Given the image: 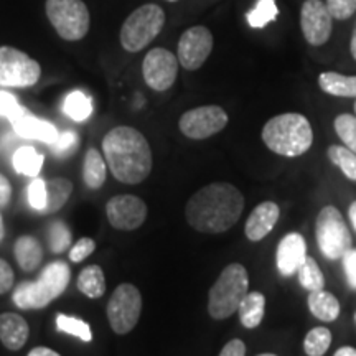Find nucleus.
<instances>
[{
  "label": "nucleus",
  "mask_w": 356,
  "mask_h": 356,
  "mask_svg": "<svg viewBox=\"0 0 356 356\" xmlns=\"http://www.w3.org/2000/svg\"><path fill=\"white\" fill-rule=\"evenodd\" d=\"M29 323L19 314L0 315V341L12 351H19L29 340Z\"/></svg>",
  "instance_id": "18"
},
{
  "label": "nucleus",
  "mask_w": 356,
  "mask_h": 356,
  "mask_svg": "<svg viewBox=\"0 0 356 356\" xmlns=\"http://www.w3.org/2000/svg\"><path fill=\"white\" fill-rule=\"evenodd\" d=\"M333 356H356V348H353V346H341Z\"/></svg>",
  "instance_id": "46"
},
{
  "label": "nucleus",
  "mask_w": 356,
  "mask_h": 356,
  "mask_svg": "<svg viewBox=\"0 0 356 356\" xmlns=\"http://www.w3.org/2000/svg\"><path fill=\"white\" fill-rule=\"evenodd\" d=\"M43 167V155L33 147H20L13 154V168L22 175H38Z\"/></svg>",
  "instance_id": "27"
},
{
  "label": "nucleus",
  "mask_w": 356,
  "mask_h": 356,
  "mask_svg": "<svg viewBox=\"0 0 356 356\" xmlns=\"http://www.w3.org/2000/svg\"><path fill=\"white\" fill-rule=\"evenodd\" d=\"M71 279L66 262L56 261L43 269L37 282H22L13 292V302L19 309H44L65 292Z\"/></svg>",
  "instance_id": "5"
},
{
  "label": "nucleus",
  "mask_w": 356,
  "mask_h": 356,
  "mask_svg": "<svg viewBox=\"0 0 356 356\" xmlns=\"http://www.w3.org/2000/svg\"><path fill=\"white\" fill-rule=\"evenodd\" d=\"M83 177L84 184L89 188L97 190L104 185L106 181V162L99 154V150L89 149L84 155V165H83Z\"/></svg>",
  "instance_id": "24"
},
{
  "label": "nucleus",
  "mask_w": 356,
  "mask_h": 356,
  "mask_svg": "<svg viewBox=\"0 0 356 356\" xmlns=\"http://www.w3.org/2000/svg\"><path fill=\"white\" fill-rule=\"evenodd\" d=\"M71 244V233L63 221H55L50 226V248L53 252L60 254Z\"/></svg>",
  "instance_id": "35"
},
{
  "label": "nucleus",
  "mask_w": 356,
  "mask_h": 356,
  "mask_svg": "<svg viewBox=\"0 0 356 356\" xmlns=\"http://www.w3.org/2000/svg\"><path fill=\"white\" fill-rule=\"evenodd\" d=\"M13 286V270L7 261L0 259V296L7 293Z\"/></svg>",
  "instance_id": "42"
},
{
  "label": "nucleus",
  "mask_w": 356,
  "mask_h": 356,
  "mask_svg": "<svg viewBox=\"0 0 356 356\" xmlns=\"http://www.w3.org/2000/svg\"><path fill=\"white\" fill-rule=\"evenodd\" d=\"M328 159L333 165L351 181H356V154L345 145H330L327 150Z\"/></svg>",
  "instance_id": "29"
},
{
  "label": "nucleus",
  "mask_w": 356,
  "mask_h": 356,
  "mask_svg": "<svg viewBox=\"0 0 356 356\" xmlns=\"http://www.w3.org/2000/svg\"><path fill=\"white\" fill-rule=\"evenodd\" d=\"M29 356H61V355L50 348H47V346H37V348H33L32 351H30Z\"/></svg>",
  "instance_id": "45"
},
{
  "label": "nucleus",
  "mask_w": 356,
  "mask_h": 356,
  "mask_svg": "<svg viewBox=\"0 0 356 356\" xmlns=\"http://www.w3.org/2000/svg\"><path fill=\"white\" fill-rule=\"evenodd\" d=\"M348 218H350V222H351V228L356 231V200H355V202H351V204H350Z\"/></svg>",
  "instance_id": "47"
},
{
  "label": "nucleus",
  "mask_w": 356,
  "mask_h": 356,
  "mask_svg": "<svg viewBox=\"0 0 356 356\" xmlns=\"http://www.w3.org/2000/svg\"><path fill=\"white\" fill-rule=\"evenodd\" d=\"M96 249V243L91 238H81L70 251V259L73 262H81Z\"/></svg>",
  "instance_id": "40"
},
{
  "label": "nucleus",
  "mask_w": 356,
  "mask_h": 356,
  "mask_svg": "<svg viewBox=\"0 0 356 356\" xmlns=\"http://www.w3.org/2000/svg\"><path fill=\"white\" fill-rule=\"evenodd\" d=\"M220 356H246V343L239 338H234L222 346Z\"/></svg>",
  "instance_id": "43"
},
{
  "label": "nucleus",
  "mask_w": 356,
  "mask_h": 356,
  "mask_svg": "<svg viewBox=\"0 0 356 356\" xmlns=\"http://www.w3.org/2000/svg\"><path fill=\"white\" fill-rule=\"evenodd\" d=\"M65 114L73 121L83 122L92 114V101L91 97L84 95L83 91H73L66 96L63 104Z\"/></svg>",
  "instance_id": "30"
},
{
  "label": "nucleus",
  "mask_w": 356,
  "mask_h": 356,
  "mask_svg": "<svg viewBox=\"0 0 356 356\" xmlns=\"http://www.w3.org/2000/svg\"><path fill=\"white\" fill-rule=\"evenodd\" d=\"M56 327H58V330H60V332L81 338L83 341H91L92 340L91 328H89V325L86 322H83L81 318L68 317V315L58 314L56 315Z\"/></svg>",
  "instance_id": "34"
},
{
  "label": "nucleus",
  "mask_w": 356,
  "mask_h": 356,
  "mask_svg": "<svg viewBox=\"0 0 356 356\" xmlns=\"http://www.w3.org/2000/svg\"><path fill=\"white\" fill-rule=\"evenodd\" d=\"M40 76L38 61L13 47H0V86L30 88L38 83Z\"/></svg>",
  "instance_id": "10"
},
{
  "label": "nucleus",
  "mask_w": 356,
  "mask_h": 356,
  "mask_svg": "<svg viewBox=\"0 0 356 356\" xmlns=\"http://www.w3.org/2000/svg\"><path fill=\"white\" fill-rule=\"evenodd\" d=\"M261 139L270 152L293 159L309 152L314 144V129L304 114L284 113L264 124Z\"/></svg>",
  "instance_id": "3"
},
{
  "label": "nucleus",
  "mask_w": 356,
  "mask_h": 356,
  "mask_svg": "<svg viewBox=\"0 0 356 356\" xmlns=\"http://www.w3.org/2000/svg\"><path fill=\"white\" fill-rule=\"evenodd\" d=\"M297 275H299V284L305 291L315 292L322 291L325 287V275L314 257H305V261L302 262L299 270H297Z\"/></svg>",
  "instance_id": "28"
},
{
  "label": "nucleus",
  "mask_w": 356,
  "mask_h": 356,
  "mask_svg": "<svg viewBox=\"0 0 356 356\" xmlns=\"http://www.w3.org/2000/svg\"><path fill=\"white\" fill-rule=\"evenodd\" d=\"M325 3L335 20H348L356 12V0H327Z\"/></svg>",
  "instance_id": "38"
},
{
  "label": "nucleus",
  "mask_w": 356,
  "mask_h": 356,
  "mask_svg": "<svg viewBox=\"0 0 356 356\" xmlns=\"http://www.w3.org/2000/svg\"><path fill=\"white\" fill-rule=\"evenodd\" d=\"M26 198H29L30 207L43 213L44 207H47V181L42 180V178L32 180L29 190H26Z\"/></svg>",
  "instance_id": "37"
},
{
  "label": "nucleus",
  "mask_w": 356,
  "mask_h": 356,
  "mask_svg": "<svg viewBox=\"0 0 356 356\" xmlns=\"http://www.w3.org/2000/svg\"><path fill=\"white\" fill-rule=\"evenodd\" d=\"M341 264H343V273L346 280H348L350 287L356 289V249L351 248L350 251L341 257Z\"/></svg>",
  "instance_id": "41"
},
{
  "label": "nucleus",
  "mask_w": 356,
  "mask_h": 356,
  "mask_svg": "<svg viewBox=\"0 0 356 356\" xmlns=\"http://www.w3.org/2000/svg\"><path fill=\"white\" fill-rule=\"evenodd\" d=\"M13 252H15V259L19 262V266L26 273L38 267L43 259V249L32 236H22V238L17 239Z\"/></svg>",
  "instance_id": "23"
},
{
  "label": "nucleus",
  "mask_w": 356,
  "mask_h": 356,
  "mask_svg": "<svg viewBox=\"0 0 356 356\" xmlns=\"http://www.w3.org/2000/svg\"><path fill=\"white\" fill-rule=\"evenodd\" d=\"M239 320L244 328H257L266 315V297L259 291H251L243 297L238 307Z\"/></svg>",
  "instance_id": "21"
},
{
  "label": "nucleus",
  "mask_w": 356,
  "mask_h": 356,
  "mask_svg": "<svg viewBox=\"0 0 356 356\" xmlns=\"http://www.w3.org/2000/svg\"><path fill=\"white\" fill-rule=\"evenodd\" d=\"M307 305H309L310 314L320 322H335L340 317V302L333 293L327 292L325 289L310 292Z\"/></svg>",
  "instance_id": "20"
},
{
  "label": "nucleus",
  "mask_w": 356,
  "mask_h": 356,
  "mask_svg": "<svg viewBox=\"0 0 356 356\" xmlns=\"http://www.w3.org/2000/svg\"><path fill=\"white\" fill-rule=\"evenodd\" d=\"M13 122V129L19 134L20 137L33 140H42L44 144H53L58 139L56 127L53 124L43 121V119H37L33 115L24 113L20 118H17Z\"/></svg>",
  "instance_id": "19"
},
{
  "label": "nucleus",
  "mask_w": 356,
  "mask_h": 356,
  "mask_svg": "<svg viewBox=\"0 0 356 356\" xmlns=\"http://www.w3.org/2000/svg\"><path fill=\"white\" fill-rule=\"evenodd\" d=\"M350 51L353 60L356 61V24L353 26V32H351V42H350Z\"/></svg>",
  "instance_id": "48"
},
{
  "label": "nucleus",
  "mask_w": 356,
  "mask_h": 356,
  "mask_svg": "<svg viewBox=\"0 0 356 356\" xmlns=\"http://www.w3.org/2000/svg\"><path fill=\"white\" fill-rule=\"evenodd\" d=\"M213 51V35L207 26L195 25L181 33L178 40L177 58L186 71H197Z\"/></svg>",
  "instance_id": "13"
},
{
  "label": "nucleus",
  "mask_w": 356,
  "mask_h": 356,
  "mask_svg": "<svg viewBox=\"0 0 356 356\" xmlns=\"http://www.w3.org/2000/svg\"><path fill=\"white\" fill-rule=\"evenodd\" d=\"M178 58L165 48H154L142 61V76L147 86L157 92L168 91L178 76Z\"/></svg>",
  "instance_id": "12"
},
{
  "label": "nucleus",
  "mask_w": 356,
  "mask_h": 356,
  "mask_svg": "<svg viewBox=\"0 0 356 356\" xmlns=\"http://www.w3.org/2000/svg\"><path fill=\"white\" fill-rule=\"evenodd\" d=\"M300 29L312 47H322L330 40L333 17L323 0H305L300 8Z\"/></svg>",
  "instance_id": "14"
},
{
  "label": "nucleus",
  "mask_w": 356,
  "mask_h": 356,
  "mask_svg": "<svg viewBox=\"0 0 356 356\" xmlns=\"http://www.w3.org/2000/svg\"><path fill=\"white\" fill-rule=\"evenodd\" d=\"M280 208L274 202H262L257 204L251 215L248 216L244 225V234L251 243H259L270 234L274 226L277 225Z\"/></svg>",
  "instance_id": "17"
},
{
  "label": "nucleus",
  "mask_w": 356,
  "mask_h": 356,
  "mask_svg": "<svg viewBox=\"0 0 356 356\" xmlns=\"http://www.w3.org/2000/svg\"><path fill=\"white\" fill-rule=\"evenodd\" d=\"M108 318L114 333L126 335L139 323L142 314V296L139 289L132 284L118 286L108 302Z\"/></svg>",
  "instance_id": "9"
},
{
  "label": "nucleus",
  "mask_w": 356,
  "mask_h": 356,
  "mask_svg": "<svg viewBox=\"0 0 356 356\" xmlns=\"http://www.w3.org/2000/svg\"><path fill=\"white\" fill-rule=\"evenodd\" d=\"M307 257V241L300 233H289L275 248V266L282 277L297 274Z\"/></svg>",
  "instance_id": "16"
},
{
  "label": "nucleus",
  "mask_w": 356,
  "mask_h": 356,
  "mask_svg": "<svg viewBox=\"0 0 356 356\" xmlns=\"http://www.w3.org/2000/svg\"><path fill=\"white\" fill-rule=\"evenodd\" d=\"M73 191V184L68 178H51L47 181V207L43 213H55L65 207Z\"/></svg>",
  "instance_id": "26"
},
{
  "label": "nucleus",
  "mask_w": 356,
  "mask_h": 356,
  "mask_svg": "<svg viewBox=\"0 0 356 356\" xmlns=\"http://www.w3.org/2000/svg\"><path fill=\"white\" fill-rule=\"evenodd\" d=\"M355 318H356V315H355Z\"/></svg>",
  "instance_id": "53"
},
{
  "label": "nucleus",
  "mask_w": 356,
  "mask_h": 356,
  "mask_svg": "<svg viewBox=\"0 0 356 356\" xmlns=\"http://www.w3.org/2000/svg\"><path fill=\"white\" fill-rule=\"evenodd\" d=\"M249 292V274L239 262H231L221 270L208 292V314L215 320H226L238 312Z\"/></svg>",
  "instance_id": "4"
},
{
  "label": "nucleus",
  "mask_w": 356,
  "mask_h": 356,
  "mask_svg": "<svg viewBox=\"0 0 356 356\" xmlns=\"http://www.w3.org/2000/svg\"><path fill=\"white\" fill-rule=\"evenodd\" d=\"M167 2H178V0H167Z\"/></svg>",
  "instance_id": "52"
},
{
  "label": "nucleus",
  "mask_w": 356,
  "mask_h": 356,
  "mask_svg": "<svg viewBox=\"0 0 356 356\" xmlns=\"http://www.w3.org/2000/svg\"><path fill=\"white\" fill-rule=\"evenodd\" d=\"M44 10L56 33L66 42H78L88 35L91 17L83 0H47Z\"/></svg>",
  "instance_id": "8"
},
{
  "label": "nucleus",
  "mask_w": 356,
  "mask_h": 356,
  "mask_svg": "<svg viewBox=\"0 0 356 356\" xmlns=\"http://www.w3.org/2000/svg\"><path fill=\"white\" fill-rule=\"evenodd\" d=\"M3 236H6V228H3V220H2V215H0V241L3 239Z\"/></svg>",
  "instance_id": "49"
},
{
  "label": "nucleus",
  "mask_w": 356,
  "mask_h": 356,
  "mask_svg": "<svg viewBox=\"0 0 356 356\" xmlns=\"http://www.w3.org/2000/svg\"><path fill=\"white\" fill-rule=\"evenodd\" d=\"M78 289L89 299H99V297L106 291L104 282V273L99 266L92 264L84 267V269L78 275Z\"/></svg>",
  "instance_id": "25"
},
{
  "label": "nucleus",
  "mask_w": 356,
  "mask_h": 356,
  "mask_svg": "<svg viewBox=\"0 0 356 356\" xmlns=\"http://www.w3.org/2000/svg\"><path fill=\"white\" fill-rule=\"evenodd\" d=\"M106 215L115 229L134 231L147 220V204L136 195H118L106 204Z\"/></svg>",
  "instance_id": "15"
},
{
  "label": "nucleus",
  "mask_w": 356,
  "mask_h": 356,
  "mask_svg": "<svg viewBox=\"0 0 356 356\" xmlns=\"http://www.w3.org/2000/svg\"><path fill=\"white\" fill-rule=\"evenodd\" d=\"M257 356H277V355H274V353H262V355H257Z\"/></svg>",
  "instance_id": "50"
},
{
  "label": "nucleus",
  "mask_w": 356,
  "mask_h": 356,
  "mask_svg": "<svg viewBox=\"0 0 356 356\" xmlns=\"http://www.w3.org/2000/svg\"><path fill=\"white\" fill-rule=\"evenodd\" d=\"M104 159L115 180L127 185L142 184L152 172V150L137 129L119 126L102 139Z\"/></svg>",
  "instance_id": "2"
},
{
  "label": "nucleus",
  "mask_w": 356,
  "mask_h": 356,
  "mask_svg": "<svg viewBox=\"0 0 356 356\" xmlns=\"http://www.w3.org/2000/svg\"><path fill=\"white\" fill-rule=\"evenodd\" d=\"M244 211V197L231 184H210L191 195L185 208L188 225L198 233L220 234L229 231Z\"/></svg>",
  "instance_id": "1"
},
{
  "label": "nucleus",
  "mask_w": 356,
  "mask_h": 356,
  "mask_svg": "<svg viewBox=\"0 0 356 356\" xmlns=\"http://www.w3.org/2000/svg\"><path fill=\"white\" fill-rule=\"evenodd\" d=\"M332 332L327 327H315L307 333L304 351L307 356H323L332 345Z\"/></svg>",
  "instance_id": "31"
},
{
  "label": "nucleus",
  "mask_w": 356,
  "mask_h": 356,
  "mask_svg": "<svg viewBox=\"0 0 356 356\" xmlns=\"http://www.w3.org/2000/svg\"><path fill=\"white\" fill-rule=\"evenodd\" d=\"M315 239L320 252L330 261L341 259L351 249L353 239L348 225L333 204H327L318 211L315 220Z\"/></svg>",
  "instance_id": "7"
},
{
  "label": "nucleus",
  "mask_w": 356,
  "mask_h": 356,
  "mask_svg": "<svg viewBox=\"0 0 356 356\" xmlns=\"http://www.w3.org/2000/svg\"><path fill=\"white\" fill-rule=\"evenodd\" d=\"M24 113L25 111L20 108L19 101L15 97L6 91H0V115H6L10 121H15Z\"/></svg>",
  "instance_id": "39"
},
{
  "label": "nucleus",
  "mask_w": 356,
  "mask_h": 356,
  "mask_svg": "<svg viewBox=\"0 0 356 356\" xmlns=\"http://www.w3.org/2000/svg\"><path fill=\"white\" fill-rule=\"evenodd\" d=\"M229 118L221 106L210 104L186 111L181 114L178 127L185 137L193 140H204L216 136L228 126Z\"/></svg>",
  "instance_id": "11"
},
{
  "label": "nucleus",
  "mask_w": 356,
  "mask_h": 356,
  "mask_svg": "<svg viewBox=\"0 0 356 356\" xmlns=\"http://www.w3.org/2000/svg\"><path fill=\"white\" fill-rule=\"evenodd\" d=\"M165 12L157 3H145L127 17L121 29V44L129 53L142 51L162 32Z\"/></svg>",
  "instance_id": "6"
},
{
  "label": "nucleus",
  "mask_w": 356,
  "mask_h": 356,
  "mask_svg": "<svg viewBox=\"0 0 356 356\" xmlns=\"http://www.w3.org/2000/svg\"><path fill=\"white\" fill-rule=\"evenodd\" d=\"M353 108H355V115H356V99H355V106H353Z\"/></svg>",
  "instance_id": "51"
},
{
  "label": "nucleus",
  "mask_w": 356,
  "mask_h": 356,
  "mask_svg": "<svg viewBox=\"0 0 356 356\" xmlns=\"http://www.w3.org/2000/svg\"><path fill=\"white\" fill-rule=\"evenodd\" d=\"M10 197H12L10 181H8L3 175H0V207H6Z\"/></svg>",
  "instance_id": "44"
},
{
  "label": "nucleus",
  "mask_w": 356,
  "mask_h": 356,
  "mask_svg": "<svg viewBox=\"0 0 356 356\" xmlns=\"http://www.w3.org/2000/svg\"><path fill=\"white\" fill-rule=\"evenodd\" d=\"M333 127L343 145L356 154V115L345 113L338 114L333 121Z\"/></svg>",
  "instance_id": "33"
},
{
  "label": "nucleus",
  "mask_w": 356,
  "mask_h": 356,
  "mask_svg": "<svg viewBox=\"0 0 356 356\" xmlns=\"http://www.w3.org/2000/svg\"><path fill=\"white\" fill-rule=\"evenodd\" d=\"M78 145H79V137L78 134L73 131H66L63 134H60L58 139L51 144L53 154H55L56 157H68V155L76 152Z\"/></svg>",
  "instance_id": "36"
},
{
  "label": "nucleus",
  "mask_w": 356,
  "mask_h": 356,
  "mask_svg": "<svg viewBox=\"0 0 356 356\" xmlns=\"http://www.w3.org/2000/svg\"><path fill=\"white\" fill-rule=\"evenodd\" d=\"M318 86L330 96L356 99V76H346L337 71H323L318 76Z\"/></svg>",
  "instance_id": "22"
},
{
  "label": "nucleus",
  "mask_w": 356,
  "mask_h": 356,
  "mask_svg": "<svg viewBox=\"0 0 356 356\" xmlns=\"http://www.w3.org/2000/svg\"><path fill=\"white\" fill-rule=\"evenodd\" d=\"M279 15V8L275 0H257L256 6L248 12V24L252 29H262L270 22H274Z\"/></svg>",
  "instance_id": "32"
}]
</instances>
